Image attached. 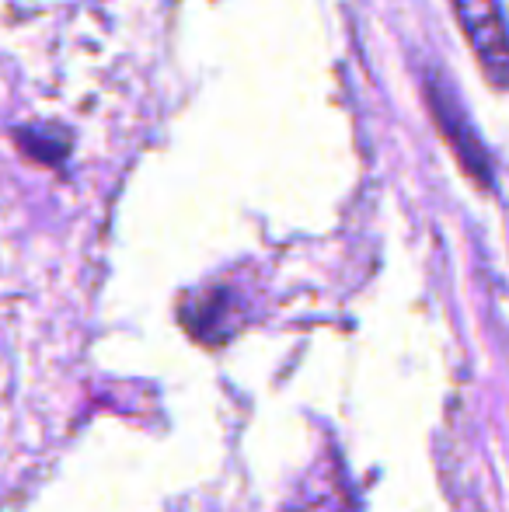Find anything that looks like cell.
<instances>
[{"label": "cell", "mask_w": 509, "mask_h": 512, "mask_svg": "<svg viewBox=\"0 0 509 512\" xmlns=\"http://www.w3.org/2000/svg\"><path fill=\"white\" fill-rule=\"evenodd\" d=\"M457 21L496 88H509V25L499 0H454Z\"/></svg>", "instance_id": "6da1fadb"}, {"label": "cell", "mask_w": 509, "mask_h": 512, "mask_svg": "<svg viewBox=\"0 0 509 512\" xmlns=\"http://www.w3.org/2000/svg\"><path fill=\"white\" fill-rule=\"evenodd\" d=\"M429 105H433V115H436V122H440L443 133H447V140L454 143L457 161L468 168V175L489 182V161H485L482 143H478L475 129L468 126V119H464V112H461V105H457L450 84H443L436 74L429 77Z\"/></svg>", "instance_id": "7a4b0ae2"}]
</instances>
